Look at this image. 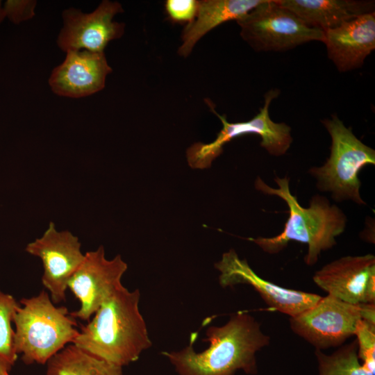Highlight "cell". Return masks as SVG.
<instances>
[{"label": "cell", "mask_w": 375, "mask_h": 375, "mask_svg": "<svg viewBox=\"0 0 375 375\" xmlns=\"http://www.w3.org/2000/svg\"><path fill=\"white\" fill-rule=\"evenodd\" d=\"M262 0H203L199 1L195 19L185 27L178 53L188 56L196 43L208 32L220 25L242 17Z\"/></svg>", "instance_id": "17"}, {"label": "cell", "mask_w": 375, "mask_h": 375, "mask_svg": "<svg viewBox=\"0 0 375 375\" xmlns=\"http://www.w3.org/2000/svg\"><path fill=\"white\" fill-rule=\"evenodd\" d=\"M310 27L324 32L364 14L374 12V1L277 0Z\"/></svg>", "instance_id": "16"}, {"label": "cell", "mask_w": 375, "mask_h": 375, "mask_svg": "<svg viewBox=\"0 0 375 375\" xmlns=\"http://www.w3.org/2000/svg\"><path fill=\"white\" fill-rule=\"evenodd\" d=\"M9 372L4 366L0 365V375H10Z\"/></svg>", "instance_id": "24"}, {"label": "cell", "mask_w": 375, "mask_h": 375, "mask_svg": "<svg viewBox=\"0 0 375 375\" xmlns=\"http://www.w3.org/2000/svg\"><path fill=\"white\" fill-rule=\"evenodd\" d=\"M314 283L338 299L352 303H375V256H347L315 272Z\"/></svg>", "instance_id": "13"}, {"label": "cell", "mask_w": 375, "mask_h": 375, "mask_svg": "<svg viewBox=\"0 0 375 375\" xmlns=\"http://www.w3.org/2000/svg\"><path fill=\"white\" fill-rule=\"evenodd\" d=\"M236 22L242 38L257 51H286L325 38L323 31L308 26L277 0H262Z\"/></svg>", "instance_id": "7"}, {"label": "cell", "mask_w": 375, "mask_h": 375, "mask_svg": "<svg viewBox=\"0 0 375 375\" xmlns=\"http://www.w3.org/2000/svg\"><path fill=\"white\" fill-rule=\"evenodd\" d=\"M140 296L138 289L131 292L122 284L116 288L72 344L122 367L138 360L151 346L139 310Z\"/></svg>", "instance_id": "2"}, {"label": "cell", "mask_w": 375, "mask_h": 375, "mask_svg": "<svg viewBox=\"0 0 375 375\" xmlns=\"http://www.w3.org/2000/svg\"><path fill=\"white\" fill-rule=\"evenodd\" d=\"M220 272L222 287H232L238 284L251 286L261 297L267 306L290 317H294L313 306L321 296L281 287L259 276L245 259H240L234 249L222 255L215 265Z\"/></svg>", "instance_id": "12"}, {"label": "cell", "mask_w": 375, "mask_h": 375, "mask_svg": "<svg viewBox=\"0 0 375 375\" xmlns=\"http://www.w3.org/2000/svg\"><path fill=\"white\" fill-rule=\"evenodd\" d=\"M165 6L166 12L172 21L190 24L196 17L199 1L167 0Z\"/></svg>", "instance_id": "22"}, {"label": "cell", "mask_w": 375, "mask_h": 375, "mask_svg": "<svg viewBox=\"0 0 375 375\" xmlns=\"http://www.w3.org/2000/svg\"><path fill=\"white\" fill-rule=\"evenodd\" d=\"M354 335L358 344V356L364 367L375 373V323L360 319Z\"/></svg>", "instance_id": "21"}, {"label": "cell", "mask_w": 375, "mask_h": 375, "mask_svg": "<svg viewBox=\"0 0 375 375\" xmlns=\"http://www.w3.org/2000/svg\"><path fill=\"white\" fill-rule=\"evenodd\" d=\"M112 71L104 52L69 50L63 62L53 69L48 83L58 96L82 98L103 90Z\"/></svg>", "instance_id": "14"}, {"label": "cell", "mask_w": 375, "mask_h": 375, "mask_svg": "<svg viewBox=\"0 0 375 375\" xmlns=\"http://www.w3.org/2000/svg\"><path fill=\"white\" fill-rule=\"evenodd\" d=\"M6 17L5 11L3 8L1 7V3L0 1V23L3 20V19Z\"/></svg>", "instance_id": "25"}, {"label": "cell", "mask_w": 375, "mask_h": 375, "mask_svg": "<svg viewBox=\"0 0 375 375\" xmlns=\"http://www.w3.org/2000/svg\"><path fill=\"white\" fill-rule=\"evenodd\" d=\"M274 181L278 188H271L258 177L255 188L264 194L279 197L285 201L289 217L284 228L274 237L249 238L248 240L269 254L279 253L290 241L307 244L308 249L304 261L312 266L317 262L322 251L336 244L335 238L344 232L347 217L340 208L319 195L311 199L309 207L301 206L291 193L287 177H276Z\"/></svg>", "instance_id": "3"}, {"label": "cell", "mask_w": 375, "mask_h": 375, "mask_svg": "<svg viewBox=\"0 0 375 375\" xmlns=\"http://www.w3.org/2000/svg\"><path fill=\"white\" fill-rule=\"evenodd\" d=\"M19 306L12 295L0 290V365L9 371L17 359L11 323Z\"/></svg>", "instance_id": "20"}, {"label": "cell", "mask_w": 375, "mask_h": 375, "mask_svg": "<svg viewBox=\"0 0 375 375\" xmlns=\"http://www.w3.org/2000/svg\"><path fill=\"white\" fill-rule=\"evenodd\" d=\"M324 35L327 56L339 72L360 68L375 49V12L346 22Z\"/></svg>", "instance_id": "15"}, {"label": "cell", "mask_w": 375, "mask_h": 375, "mask_svg": "<svg viewBox=\"0 0 375 375\" xmlns=\"http://www.w3.org/2000/svg\"><path fill=\"white\" fill-rule=\"evenodd\" d=\"M279 92L272 90L265 97V103L259 112L247 122L230 123L225 116L215 113L220 119L223 128L216 139L208 144L197 142L187 151V159L192 168L203 169L210 166L212 160L222 152L224 145L231 140L248 133L261 138L260 146L271 155L285 154L292 142L291 128L285 123L273 122L269 114V106Z\"/></svg>", "instance_id": "8"}, {"label": "cell", "mask_w": 375, "mask_h": 375, "mask_svg": "<svg viewBox=\"0 0 375 375\" xmlns=\"http://www.w3.org/2000/svg\"><path fill=\"white\" fill-rule=\"evenodd\" d=\"M331 138V154L324 165L309 170L317 187L337 201L352 200L365 205L360 194L359 172L375 164V151L365 144L335 115L322 121Z\"/></svg>", "instance_id": "5"}, {"label": "cell", "mask_w": 375, "mask_h": 375, "mask_svg": "<svg viewBox=\"0 0 375 375\" xmlns=\"http://www.w3.org/2000/svg\"><path fill=\"white\" fill-rule=\"evenodd\" d=\"M37 1L8 0L3 7L6 17L12 22L19 24L31 19L35 15Z\"/></svg>", "instance_id": "23"}, {"label": "cell", "mask_w": 375, "mask_h": 375, "mask_svg": "<svg viewBox=\"0 0 375 375\" xmlns=\"http://www.w3.org/2000/svg\"><path fill=\"white\" fill-rule=\"evenodd\" d=\"M127 268L120 255L108 260L103 246L85 253L67 284L81 303L80 308L69 312L70 315L89 322L104 300L122 285L121 279Z\"/></svg>", "instance_id": "11"}, {"label": "cell", "mask_w": 375, "mask_h": 375, "mask_svg": "<svg viewBox=\"0 0 375 375\" xmlns=\"http://www.w3.org/2000/svg\"><path fill=\"white\" fill-rule=\"evenodd\" d=\"M360 319L375 323V303L352 304L328 294L289 321L294 333L322 351L344 344Z\"/></svg>", "instance_id": "6"}, {"label": "cell", "mask_w": 375, "mask_h": 375, "mask_svg": "<svg viewBox=\"0 0 375 375\" xmlns=\"http://www.w3.org/2000/svg\"><path fill=\"white\" fill-rule=\"evenodd\" d=\"M12 319L15 349L26 365L46 364L79 331L65 306H56L44 290L19 301Z\"/></svg>", "instance_id": "4"}, {"label": "cell", "mask_w": 375, "mask_h": 375, "mask_svg": "<svg viewBox=\"0 0 375 375\" xmlns=\"http://www.w3.org/2000/svg\"><path fill=\"white\" fill-rule=\"evenodd\" d=\"M25 251L42 260V283L53 303L65 301L68 282L85 256L78 238L69 231H58L51 222L43 235L29 242Z\"/></svg>", "instance_id": "9"}, {"label": "cell", "mask_w": 375, "mask_h": 375, "mask_svg": "<svg viewBox=\"0 0 375 375\" xmlns=\"http://www.w3.org/2000/svg\"><path fill=\"white\" fill-rule=\"evenodd\" d=\"M47 364V375H123L122 367L67 345Z\"/></svg>", "instance_id": "18"}, {"label": "cell", "mask_w": 375, "mask_h": 375, "mask_svg": "<svg viewBox=\"0 0 375 375\" xmlns=\"http://www.w3.org/2000/svg\"><path fill=\"white\" fill-rule=\"evenodd\" d=\"M121 3L108 0L102 1L92 12L68 8L62 12V28L56 43L63 51L87 50L103 52L112 40L120 38L124 33L125 24L113 21L114 17L123 12Z\"/></svg>", "instance_id": "10"}, {"label": "cell", "mask_w": 375, "mask_h": 375, "mask_svg": "<svg viewBox=\"0 0 375 375\" xmlns=\"http://www.w3.org/2000/svg\"><path fill=\"white\" fill-rule=\"evenodd\" d=\"M206 334L209 347L202 352L194 349L196 333L181 350L162 352L178 375H235L238 370L255 375L256 353L270 342L260 323L243 312L233 314L222 326H209Z\"/></svg>", "instance_id": "1"}, {"label": "cell", "mask_w": 375, "mask_h": 375, "mask_svg": "<svg viewBox=\"0 0 375 375\" xmlns=\"http://www.w3.org/2000/svg\"><path fill=\"white\" fill-rule=\"evenodd\" d=\"M315 356L318 375H375L360 362L356 340L341 345L331 354L315 349Z\"/></svg>", "instance_id": "19"}]
</instances>
